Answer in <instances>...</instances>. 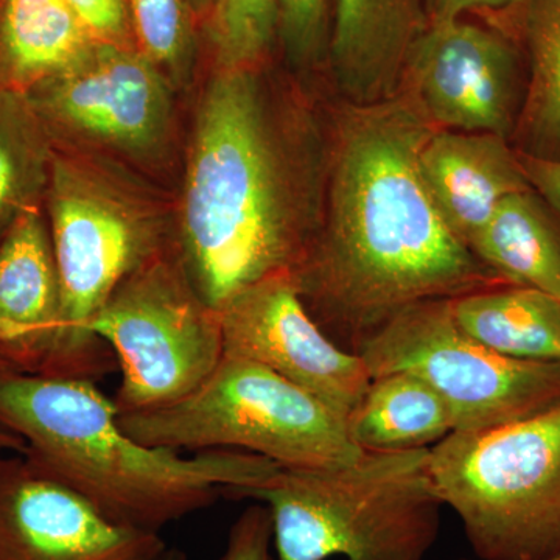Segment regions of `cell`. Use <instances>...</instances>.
<instances>
[{
  "label": "cell",
  "mask_w": 560,
  "mask_h": 560,
  "mask_svg": "<svg viewBox=\"0 0 560 560\" xmlns=\"http://www.w3.org/2000/svg\"><path fill=\"white\" fill-rule=\"evenodd\" d=\"M469 248L510 285L560 300V224L533 189L504 198Z\"/></svg>",
  "instance_id": "cell-18"
},
{
  "label": "cell",
  "mask_w": 560,
  "mask_h": 560,
  "mask_svg": "<svg viewBox=\"0 0 560 560\" xmlns=\"http://www.w3.org/2000/svg\"><path fill=\"white\" fill-rule=\"evenodd\" d=\"M257 70L220 69L202 92L184 176L175 249L217 312L293 272L318 230L311 167Z\"/></svg>",
  "instance_id": "cell-2"
},
{
  "label": "cell",
  "mask_w": 560,
  "mask_h": 560,
  "mask_svg": "<svg viewBox=\"0 0 560 560\" xmlns=\"http://www.w3.org/2000/svg\"><path fill=\"white\" fill-rule=\"evenodd\" d=\"M272 548L270 510L265 504H253L232 525L221 560H278Z\"/></svg>",
  "instance_id": "cell-26"
},
{
  "label": "cell",
  "mask_w": 560,
  "mask_h": 560,
  "mask_svg": "<svg viewBox=\"0 0 560 560\" xmlns=\"http://www.w3.org/2000/svg\"><path fill=\"white\" fill-rule=\"evenodd\" d=\"M50 132L24 92L0 86V231L38 208L49 186Z\"/></svg>",
  "instance_id": "cell-22"
},
{
  "label": "cell",
  "mask_w": 560,
  "mask_h": 560,
  "mask_svg": "<svg viewBox=\"0 0 560 560\" xmlns=\"http://www.w3.org/2000/svg\"><path fill=\"white\" fill-rule=\"evenodd\" d=\"M279 36L294 65L311 66L330 47V0H278Z\"/></svg>",
  "instance_id": "cell-25"
},
{
  "label": "cell",
  "mask_w": 560,
  "mask_h": 560,
  "mask_svg": "<svg viewBox=\"0 0 560 560\" xmlns=\"http://www.w3.org/2000/svg\"><path fill=\"white\" fill-rule=\"evenodd\" d=\"M521 0H423L430 22H442L463 18L475 10L514 9Z\"/></svg>",
  "instance_id": "cell-29"
},
{
  "label": "cell",
  "mask_w": 560,
  "mask_h": 560,
  "mask_svg": "<svg viewBox=\"0 0 560 560\" xmlns=\"http://www.w3.org/2000/svg\"><path fill=\"white\" fill-rule=\"evenodd\" d=\"M444 506L481 560H560V401L510 425L453 431L430 448Z\"/></svg>",
  "instance_id": "cell-7"
},
{
  "label": "cell",
  "mask_w": 560,
  "mask_h": 560,
  "mask_svg": "<svg viewBox=\"0 0 560 560\" xmlns=\"http://www.w3.org/2000/svg\"><path fill=\"white\" fill-rule=\"evenodd\" d=\"M433 130L401 91L370 105L346 102L335 121L326 212L291 278L312 318L348 352L419 302L510 285L438 209L420 168Z\"/></svg>",
  "instance_id": "cell-1"
},
{
  "label": "cell",
  "mask_w": 560,
  "mask_h": 560,
  "mask_svg": "<svg viewBox=\"0 0 560 560\" xmlns=\"http://www.w3.org/2000/svg\"><path fill=\"white\" fill-rule=\"evenodd\" d=\"M456 324L482 346L518 360L560 361V300L499 285L452 300Z\"/></svg>",
  "instance_id": "cell-20"
},
{
  "label": "cell",
  "mask_w": 560,
  "mask_h": 560,
  "mask_svg": "<svg viewBox=\"0 0 560 560\" xmlns=\"http://www.w3.org/2000/svg\"><path fill=\"white\" fill-rule=\"evenodd\" d=\"M278 36V0H215L210 38L221 70L259 69Z\"/></svg>",
  "instance_id": "cell-23"
},
{
  "label": "cell",
  "mask_w": 560,
  "mask_h": 560,
  "mask_svg": "<svg viewBox=\"0 0 560 560\" xmlns=\"http://www.w3.org/2000/svg\"><path fill=\"white\" fill-rule=\"evenodd\" d=\"M90 330L119 363L121 382L113 399L119 415L189 396L224 355L220 313L202 300L168 246L117 287Z\"/></svg>",
  "instance_id": "cell-8"
},
{
  "label": "cell",
  "mask_w": 560,
  "mask_h": 560,
  "mask_svg": "<svg viewBox=\"0 0 560 560\" xmlns=\"http://www.w3.org/2000/svg\"><path fill=\"white\" fill-rule=\"evenodd\" d=\"M101 43L130 46L131 16L127 0H66Z\"/></svg>",
  "instance_id": "cell-27"
},
{
  "label": "cell",
  "mask_w": 560,
  "mask_h": 560,
  "mask_svg": "<svg viewBox=\"0 0 560 560\" xmlns=\"http://www.w3.org/2000/svg\"><path fill=\"white\" fill-rule=\"evenodd\" d=\"M62 300L54 245L38 208L0 237V357L18 374L62 377Z\"/></svg>",
  "instance_id": "cell-14"
},
{
  "label": "cell",
  "mask_w": 560,
  "mask_h": 560,
  "mask_svg": "<svg viewBox=\"0 0 560 560\" xmlns=\"http://www.w3.org/2000/svg\"><path fill=\"white\" fill-rule=\"evenodd\" d=\"M97 43L66 0H0V86L27 94Z\"/></svg>",
  "instance_id": "cell-17"
},
{
  "label": "cell",
  "mask_w": 560,
  "mask_h": 560,
  "mask_svg": "<svg viewBox=\"0 0 560 560\" xmlns=\"http://www.w3.org/2000/svg\"><path fill=\"white\" fill-rule=\"evenodd\" d=\"M201 2H206V0H201Z\"/></svg>",
  "instance_id": "cell-33"
},
{
  "label": "cell",
  "mask_w": 560,
  "mask_h": 560,
  "mask_svg": "<svg viewBox=\"0 0 560 560\" xmlns=\"http://www.w3.org/2000/svg\"><path fill=\"white\" fill-rule=\"evenodd\" d=\"M226 499L270 510L278 560H423L436 544L444 506L430 470V448L363 452L329 469H280Z\"/></svg>",
  "instance_id": "cell-4"
},
{
  "label": "cell",
  "mask_w": 560,
  "mask_h": 560,
  "mask_svg": "<svg viewBox=\"0 0 560 560\" xmlns=\"http://www.w3.org/2000/svg\"><path fill=\"white\" fill-rule=\"evenodd\" d=\"M119 420L149 447L248 452L283 469L346 466L363 453L326 404L264 364L226 352L189 396Z\"/></svg>",
  "instance_id": "cell-6"
},
{
  "label": "cell",
  "mask_w": 560,
  "mask_h": 560,
  "mask_svg": "<svg viewBox=\"0 0 560 560\" xmlns=\"http://www.w3.org/2000/svg\"><path fill=\"white\" fill-rule=\"evenodd\" d=\"M61 283L62 377L97 382L116 368L90 324L128 276L167 246L153 202L83 158L54 154L46 190Z\"/></svg>",
  "instance_id": "cell-5"
},
{
  "label": "cell",
  "mask_w": 560,
  "mask_h": 560,
  "mask_svg": "<svg viewBox=\"0 0 560 560\" xmlns=\"http://www.w3.org/2000/svg\"><path fill=\"white\" fill-rule=\"evenodd\" d=\"M530 189L550 208L560 224V158H544L517 150Z\"/></svg>",
  "instance_id": "cell-28"
},
{
  "label": "cell",
  "mask_w": 560,
  "mask_h": 560,
  "mask_svg": "<svg viewBox=\"0 0 560 560\" xmlns=\"http://www.w3.org/2000/svg\"><path fill=\"white\" fill-rule=\"evenodd\" d=\"M25 95L50 135L127 153L158 149L171 125L167 80L156 62L131 46L97 43L72 68Z\"/></svg>",
  "instance_id": "cell-11"
},
{
  "label": "cell",
  "mask_w": 560,
  "mask_h": 560,
  "mask_svg": "<svg viewBox=\"0 0 560 560\" xmlns=\"http://www.w3.org/2000/svg\"><path fill=\"white\" fill-rule=\"evenodd\" d=\"M357 353L371 377L404 371L429 383L451 408L459 433L510 425L560 401V361L493 352L456 324L452 300L405 308Z\"/></svg>",
  "instance_id": "cell-9"
},
{
  "label": "cell",
  "mask_w": 560,
  "mask_h": 560,
  "mask_svg": "<svg viewBox=\"0 0 560 560\" xmlns=\"http://www.w3.org/2000/svg\"><path fill=\"white\" fill-rule=\"evenodd\" d=\"M0 425L20 436L25 458L79 492L109 521L160 534L205 510L228 488H254L282 467L237 451L149 447L124 429L113 399L95 382L0 375Z\"/></svg>",
  "instance_id": "cell-3"
},
{
  "label": "cell",
  "mask_w": 560,
  "mask_h": 560,
  "mask_svg": "<svg viewBox=\"0 0 560 560\" xmlns=\"http://www.w3.org/2000/svg\"><path fill=\"white\" fill-rule=\"evenodd\" d=\"M161 534L117 525L18 453L0 458V560H153Z\"/></svg>",
  "instance_id": "cell-13"
},
{
  "label": "cell",
  "mask_w": 560,
  "mask_h": 560,
  "mask_svg": "<svg viewBox=\"0 0 560 560\" xmlns=\"http://www.w3.org/2000/svg\"><path fill=\"white\" fill-rule=\"evenodd\" d=\"M140 50L168 69L187 61L191 47L186 0H127Z\"/></svg>",
  "instance_id": "cell-24"
},
{
  "label": "cell",
  "mask_w": 560,
  "mask_h": 560,
  "mask_svg": "<svg viewBox=\"0 0 560 560\" xmlns=\"http://www.w3.org/2000/svg\"><path fill=\"white\" fill-rule=\"evenodd\" d=\"M7 374H18V372L14 371L13 368H11L10 364L2 359V357H0V375Z\"/></svg>",
  "instance_id": "cell-32"
},
{
  "label": "cell",
  "mask_w": 560,
  "mask_h": 560,
  "mask_svg": "<svg viewBox=\"0 0 560 560\" xmlns=\"http://www.w3.org/2000/svg\"><path fill=\"white\" fill-rule=\"evenodd\" d=\"M219 313L224 352L264 364L348 422L370 386V371L359 353L324 334L291 272L243 290Z\"/></svg>",
  "instance_id": "cell-12"
},
{
  "label": "cell",
  "mask_w": 560,
  "mask_h": 560,
  "mask_svg": "<svg viewBox=\"0 0 560 560\" xmlns=\"http://www.w3.org/2000/svg\"><path fill=\"white\" fill-rule=\"evenodd\" d=\"M346 427L363 452L419 451L452 434L453 418L429 383L399 371L372 377Z\"/></svg>",
  "instance_id": "cell-19"
},
{
  "label": "cell",
  "mask_w": 560,
  "mask_h": 560,
  "mask_svg": "<svg viewBox=\"0 0 560 560\" xmlns=\"http://www.w3.org/2000/svg\"><path fill=\"white\" fill-rule=\"evenodd\" d=\"M153 560H189V558H187L186 552L179 550V548L167 547Z\"/></svg>",
  "instance_id": "cell-31"
},
{
  "label": "cell",
  "mask_w": 560,
  "mask_h": 560,
  "mask_svg": "<svg viewBox=\"0 0 560 560\" xmlns=\"http://www.w3.org/2000/svg\"><path fill=\"white\" fill-rule=\"evenodd\" d=\"M522 31L528 55L525 98L515 149L560 158V0H521Z\"/></svg>",
  "instance_id": "cell-21"
},
{
  "label": "cell",
  "mask_w": 560,
  "mask_h": 560,
  "mask_svg": "<svg viewBox=\"0 0 560 560\" xmlns=\"http://www.w3.org/2000/svg\"><path fill=\"white\" fill-rule=\"evenodd\" d=\"M525 90L510 36L456 18L430 22L408 55L399 91L436 130L512 139Z\"/></svg>",
  "instance_id": "cell-10"
},
{
  "label": "cell",
  "mask_w": 560,
  "mask_h": 560,
  "mask_svg": "<svg viewBox=\"0 0 560 560\" xmlns=\"http://www.w3.org/2000/svg\"><path fill=\"white\" fill-rule=\"evenodd\" d=\"M420 168L445 223L467 248L504 198L530 189L511 139L492 132L433 130Z\"/></svg>",
  "instance_id": "cell-15"
},
{
  "label": "cell",
  "mask_w": 560,
  "mask_h": 560,
  "mask_svg": "<svg viewBox=\"0 0 560 560\" xmlns=\"http://www.w3.org/2000/svg\"><path fill=\"white\" fill-rule=\"evenodd\" d=\"M0 451H11L24 455L25 444L20 436L0 425Z\"/></svg>",
  "instance_id": "cell-30"
},
{
  "label": "cell",
  "mask_w": 560,
  "mask_h": 560,
  "mask_svg": "<svg viewBox=\"0 0 560 560\" xmlns=\"http://www.w3.org/2000/svg\"><path fill=\"white\" fill-rule=\"evenodd\" d=\"M329 55L346 102L370 105L400 90L408 55L429 27L423 0H334Z\"/></svg>",
  "instance_id": "cell-16"
}]
</instances>
